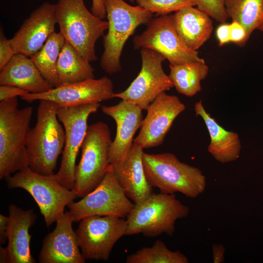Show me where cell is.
<instances>
[{"mask_svg":"<svg viewBox=\"0 0 263 263\" xmlns=\"http://www.w3.org/2000/svg\"><path fill=\"white\" fill-rule=\"evenodd\" d=\"M216 36L220 46L230 42V24L221 23L216 30Z\"/></svg>","mask_w":263,"mask_h":263,"instance_id":"obj_34","label":"cell"},{"mask_svg":"<svg viewBox=\"0 0 263 263\" xmlns=\"http://www.w3.org/2000/svg\"><path fill=\"white\" fill-rule=\"evenodd\" d=\"M53 231L44 238L38 256L40 263H84L74 223L68 211L56 221Z\"/></svg>","mask_w":263,"mask_h":263,"instance_id":"obj_17","label":"cell"},{"mask_svg":"<svg viewBox=\"0 0 263 263\" xmlns=\"http://www.w3.org/2000/svg\"><path fill=\"white\" fill-rule=\"evenodd\" d=\"M257 29L259 30L263 34V19Z\"/></svg>","mask_w":263,"mask_h":263,"instance_id":"obj_39","label":"cell"},{"mask_svg":"<svg viewBox=\"0 0 263 263\" xmlns=\"http://www.w3.org/2000/svg\"><path fill=\"white\" fill-rule=\"evenodd\" d=\"M225 248L222 244H213L212 245L213 261L214 263L225 262Z\"/></svg>","mask_w":263,"mask_h":263,"instance_id":"obj_37","label":"cell"},{"mask_svg":"<svg viewBox=\"0 0 263 263\" xmlns=\"http://www.w3.org/2000/svg\"><path fill=\"white\" fill-rule=\"evenodd\" d=\"M58 106L51 101L40 100L37 122L26 138L29 168L42 175L54 174L64 147L65 131L57 116Z\"/></svg>","mask_w":263,"mask_h":263,"instance_id":"obj_1","label":"cell"},{"mask_svg":"<svg viewBox=\"0 0 263 263\" xmlns=\"http://www.w3.org/2000/svg\"><path fill=\"white\" fill-rule=\"evenodd\" d=\"M113 141L109 127L101 121L88 126L83 141L81 156L75 171L73 189L82 198L102 181L110 166L109 156Z\"/></svg>","mask_w":263,"mask_h":263,"instance_id":"obj_7","label":"cell"},{"mask_svg":"<svg viewBox=\"0 0 263 263\" xmlns=\"http://www.w3.org/2000/svg\"><path fill=\"white\" fill-rule=\"evenodd\" d=\"M108 32L103 36L104 51L100 60L102 69L110 75L121 69L120 57L124 46L136 28L147 24L152 14L142 6H132L124 0H106Z\"/></svg>","mask_w":263,"mask_h":263,"instance_id":"obj_4","label":"cell"},{"mask_svg":"<svg viewBox=\"0 0 263 263\" xmlns=\"http://www.w3.org/2000/svg\"><path fill=\"white\" fill-rule=\"evenodd\" d=\"M0 263H7V255L5 248L0 246Z\"/></svg>","mask_w":263,"mask_h":263,"instance_id":"obj_38","label":"cell"},{"mask_svg":"<svg viewBox=\"0 0 263 263\" xmlns=\"http://www.w3.org/2000/svg\"><path fill=\"white\" fill-rule=\"evenodd\" d=\"M142 161L148 181L161 193L180 192L195 198L206 188V178L201 170L181 162L173 153L144 152Z\"/></svg>","mask_w":263,"mask_h":263,"instance_id":"obj_3","label":"cell"},{"mask_svg":"<svg viewBox=\"0 0 263 263\" xmlns=\"http://www.w3.org/2000/svg\"><path fill=\"white\" fill-rule=\"evenodd\" d=\"M0 85L18 87L30 93H41L53 88L31 58L20 54H15L0 70Z\"/></svg>","mask_w":263,"mask_h":263,"instance_id":"obj_22","label":"cell"},{"mask_svg":"<svg viewBox=\"0 0 263 263\" xmlns=\"http://www.w3.org/2000/svg\"><path fill=\"white\" fill-rule=\"evenodd\" d=\"M228 18L241 23L249 39L263 19V0H225Z\"/></svg>","mask_w":263,"mask_h":263,"instance_id":"obj_27","label":"cell"},{"mask_svg":"<svg viewBox=\"0 0 263 263\" xmlns=\"http://www.w3.org/2000/svg\"><path fill=\"white\" fill-rule=\"evenodd\" d=\"M8 244L5 250L7 263H35L31 255L29 231L37 220L32 209L24 210L15 205L8 206Z\"/></svg>","mask_w":263,"mask_h":263,"instance_id":"obj_20","label":"cell"},{"mask_svg":"<svg viewBox=\"0 0 263 263\" xmlns=\"http://www.w3.org/2000/svg\"><path fill=\"white\" fill-rule=\"evenodd\" d=\"M9 217L0 214V243L4 244L8 240L7 232Z\"/></svg>","mask_w":263,"mask_h":263,"instance_id":"obj_36","label":"cell"},{"mask_svg":"<svg viewBox=\"0 0 263 263\" xmlns=\"http://www.w3.org/2000/svg\"><path fill=\"white\" fill-rule=\"evenodd\" d=\"M5 179L9 188H22L32 196L47 227L56 222L64 212L65 207L76 198L75 191L60 184L55 174L42 175L28 168Z\"/></svg>","mask_w":263,"mask_h":263,"instance_id":"obj_8","label":"cell"},{"mask_svg":"<svg viewBox=\"0 0 263 263\" xmlns=\"http://www.w3.org/2000/svg\"><path fill=\"white\" fill-rule=\"evenodd\" d=\"M56 4L45 2L35 9L10 39L16 54L31 57L55 32Z\"/></svg>","mask_w":263,"mask_h":263,"instance_id":"obj_16","label":"cell"},{"mask_svg":"<svg viewBox=\"0 0 263 263\" xmlns=\"http://www.w3.org/2000/svg\"><path fill=\"white\" fill-rule=\"evenodd\" d=\"M130 1L132 2H133L134 0H129Z\"/></svg>","mask_w":263,"mask_h":263,"instance_id":"obj_40","label":"cell"},{"mask_svg":"<svg viewBox=\"0 0 263 263\" xmlns=\"http://www.w3.org/2000/svg\"><path fill=\"white\" fill-rule=\"evenodd\" d=\"M185 109L177 96L161 93L147 107V115L133 143L143 149L161 145L173 121Z\"/></svg>","mask_w":263,"mask_h":263,"instance_id":"obj_15","label":"cell"},{"mask_svg":"<svg viewBox=\"0 0 263 263\" xmlns=\"http://www.w3.org/2000/svg\"><path fill=\"white\" fill-rule=\"evenodd\" d=\"M18 106L17 97L0 103V179L29 168L25 141L33 108Z\"/></svg>","mask_w":263,"mask_h":263,"instance_id":"obj_2","label":"cell"},{"mask_svg":"<svg viewBox=\"0 0 263 263\" xmlns=\"http://www.w3.org/2000/svg\"><path fill=\"white\" fill-rule=\"evenodd\" d=\"M141 69L138 75L124 91L114 93L113 97L135 104L142 110L161 93L173 87L169 75L165 73L162 63L166 58L153 50L142 48Z\"/></svg>","mask_w":263,"mask_h":263,"instance_id":"obj_13","label":"cell"},{"mask_svg":"<svg viewBox=\"0 0 263 263\" xmlns=\"http://www.w3.org/2000/svg\"><path fill=\"white\" fill-rule=\"evenodd\" d=\"M143 152V149L133 143L123 160L110 165L118 183L134 204L144 201L153 194V187L145 173Z\"/></svg>","mask_w":263,"mask_h":263,"instance_id":"obj_19","label":"cell"},{"mask_svg":"<svg viewBox=\"0 0 263 263\" xmlns=\"http://www.w3.org/2000/svg\"><path fill=\"white\" fill-rule=\"evenodd\" d=\"M106 0H92L91 12L101 19L106 17Z\"/></svg>","mask_w":263,"mask_h":263,"instance_id":"obj_35","label":"cell"},{"mask_svg":"<svg viewBox=\"0 0 263 263\" xmlns=\"http://www.w3.org/2000/svg\"><path fill=\"white\" fill-rule=\"evenodd\" d=\"M16 54L11 45L10 39L4 35L3 30L0 33V70L2 69Z\"/></svg>","mask_w":263,"mask_h":263,"instance_id":"obj_31","label":"cell"},{"mask_svg":"<svg viewBox=\"0 0 263 263\" xmlns=\"http://www.w3.org/2000/svg\"><path fill=\"white\" fill-rule=\"evenodd\" d=\"M230 24V42L239 46H244L249 39L244 27L236 21Z\"/></svg>","mask_w":263,"mask_h":263,"instance_id":"obj_32","label":"cell"},{"mask_svg":"<svg viewBox=\"0 0 263 263\" xmlns=\"http://www.w3.org/2000/svg\"><path fill=\"white\" fill-rule=\"evenodd\" d=\"M188 258L179 250L169 249L161 240L151 247H143L127 257V263H188Z\"/></svg>","mask_w":263,"mask_h":263,"instance_id":"obj_28","label":"cell"},{"mask_svg":"<svg viewBox=\"0 0 263 263\" xmlns=\"http://www.w3.org/2000/svg\"><path fill=\"white\" fill-rule=\"evenodd\" d=\"M196 116H201L207 128L210 143L207 150L217 161L226 163L239 158L241 144L238 134L221 126L205 109L202 100L195 103Z\"/></svg>","mask_w":263,"mask_h":263,"instance_id":"obj_23","label":"cell"},{"mask_svg":"<svg viewBox=\"0 0 263 263\" xmlns=\"http://www.w3.org/2000/svg\"><path fill=\"white\" fill-rule=\"evenodd\" d=\"M90 62L65 40L57 63V72L60 85L94 78V70Z\"/></svg>","mask_w":263,"mask_h":263,"instance_id":"obj_24","label":"cell"},{"mask_svg":"<svg viewBox=\"0 0 263 263\" xmlns=\"http://www.w3.org/2000/svg\"><path fill=\"white\" fill-rule=\"evenodd\" d=\"M100 106L98 102L75 106H60L57 116L63 126L65 140L61 164L55 174L63 186L73 189L75 186L76 159L88 129L89 116L97 112Z\"/></svg>","mask_w":263,"mask_h":263,"instance_id":"obj_9","label":"cell"},{"mask_svg":"<svg viewBox=\"0 0 263 263\" xmlns=\"http://www.w3.org/2000/svg\"><path fill=\"white\" fill-rule=\"evenodd\" d=\"M127 227L126 220L115 216L93 215L82 219L76 233L84 258L108 261L115 243L126 235Z\"/></svg>","mask_w":263,"mask_h":263,"instance_id":"obj_12","label":"cell"},{"mask_svg":"<svg viewBox=\"0 0 263 263\" xmlns=\"http://www.w3.org/2000/svg\"><path fill=\"white\" fill-rule=\"evenodd\" d=\"M65 39L60 33H53L42 47L30 57L42 76L53 87L60 85L57 63Z\"/></svg>","mask_w":263,"mask_h":263,"instance_id":"obj_26","label":"cell"},{"mask_svg":"<svg viewBox=\"0 0 263 263\" xmlns=\"http://www.w3.org/2000/svg\"><path fill=\"white\" fill-rule=\"evenodd\" d=\"M197 8L220 23H225L228 17L225 0H194Z\"/></svg>","mask_w":263,"mask_h":263,"instance_id":"obj_30","label":"cell"},{"mask_svg":"<svg viewBox=\"0 0 263 263\" xmlns=\"http://www.w3.org/2000/svg\"><path fill=\"white\" fill-rule=\"evenodd\" d=\"M176 30L183 43L197 51L210 38L213 26L211 18L194 6L181 8L173 14Z\"/></svg>","mask_w":263,"mask_h":263,"instance_id":"obj_21","label":"cell"},{"mask_svg":"<svg viewBox=\"0 0 263 263\" xmlns=\"http://www.w3.org/2000/svg\"><path fill=\"white\" fill-rule=\"evenodd\" d=\"M102 112L113 118L116 125V132L109 156L110 165L120 162L126 156L132 145L133 136L141 127L142 110L137 105L121 100L113 106H103Z\"/></svg>","mask_w":263,"mask_h":263,"instance_id":"obj_18","label":"cell"},{"mask_svg":"<svg viewBox=\"0 0 263 263\" xmlns=\"http://www.w3.org/2000/svg\"><path fill=\"white\" fill-rule=\"evenodd\" d=\"M170 77L176 91L188 97L201 90V82L207 76L209 68L205 60L169 65Z\"/></svg>","mask_w":263,"mask_h":263,"instance_id":"obj_25","label":"cell"},{"mask_svg":"<svg viewBox=\"0 0 263 263\" xmlns=\"http://www.w3.org/2000/svg\"><path fill=\"white\" fill-rule=\"evenodd\" d=\"M147 28L133 39L135 49L146 48L155 51L170 65H179L204 60L198 51L188 48L180 38L174 23L173 14L152 18Z\"/></svg>","mask_w":263,"mask_h":263,"instance_id":"obj_11","label":"cell"},{"mask_svg":"<svg viewBox=\"0 0 263 263\" xmlns=\"http://www.w3.org/2000/svg\"><path fill=\"white\" fill-rule=\"evenodd\" d=\"M134 206L118 183L110 165L100 183L79 201L67 207L74 223L93 215L127 217Z\"/></svg>","mask_w":263,"mask_h":263,"instance_id":"obj_10","label":"cell"},{"mask_svg":"<svg viewBox=\"0 0 263 263\" xmlns=\"http://www.w3.org/2000/svg\"><path fill=\"white\" fill-rule=\"evenodd\" d=\"M189 211V207L174 194L153 193L144 201L134 204L127 217L126 235L142 234L155 237L165 233L172 236L176 221L186 217Z\"/></svg>","mask_w":263,"mask_h":263,"instance_id":"obj_6","label":"cell"},{"mask_svg":"<svg viewBox=\"0 0 263 263\" xmlns=\"http://www.w3.org/2000/svg\"><path fill=\"white\" fill-rule=\"evenodd\" d=\"M112 80L107 76L89 78L72 83L61 84L41 93H27L21 96L28 102L46 100L60 106H75L99 103L113 98Z\"/></svg>","mask_w":263,"mask_h":263,"instance_id":"obj_14","label":"cell"},{"mask_svg":"<svg viewBox=\"0 0 263 263\" xmlns=\"http://www.w3.org/2000/svg\"><path fill=\"white\" fill-rule=\"evenodd\" d=\"M27 93H29L28 91L18 87L1 85L0 86V101L21 96Z\"/></svg>","mask_w":263,"mask_h":263,"instance_id":"obj_33","label":"cell"},{"mask_svg":"<svg viewBox=\"0 0 263 263\" xmlns=\"http://www.w3.org/2000/svg\"><path fill=\"white\" fill-rule=\"evenodd\" d=\"M56 13L59 33L86 60H97L95 45L108 22L90 12L84 0H57Z\"/></svg>","mask_w":263,"mask_h":263,"instance_id":"obj_5","label":"cell"},{"mask_svg":"<svg viewBox=\"0 0 263 263\" xmlns=\"http://www.w3.org/2000/svg\"><path fill=\"white\" fill-rule=\"evenodd\" d=\"M138 5L157 15L176 12L186 6H195L194 0H135Z\"/></svg>","mask_w":263,"mask_h":263,"instance_id":"obj_29","label":"cell"}]
</instances>
